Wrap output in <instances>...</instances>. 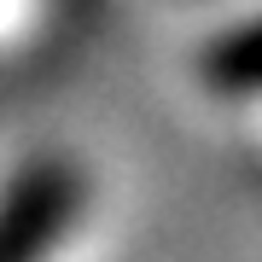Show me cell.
<instances>
[{
    "label": "cell",
    "mask_w": 262,
    "mask_h": 262,
    "mask_svg": "<svg viewBox=\"0 0 262 262\" xmlns=\"http://www.w3.org/2000/svg\"><path fill=\"white\" fill-rule=\"evenodd\" d=\"M76 210V175L70 169H29V175L0 198V262H35L64 233Z\"/></svg>",
    "instance_id": "cell-1"
}]
</instances>
